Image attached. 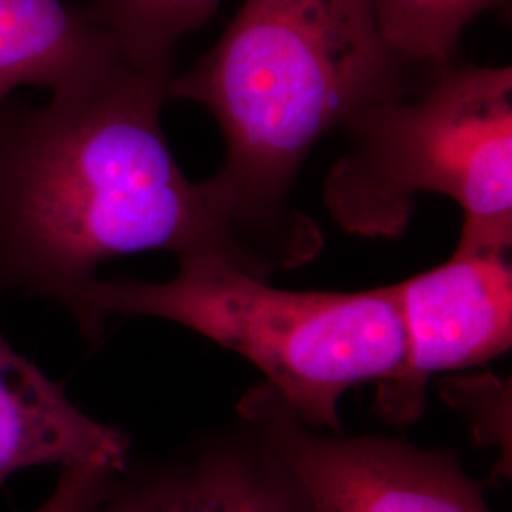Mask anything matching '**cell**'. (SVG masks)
<instances>
[{
    "instance_id": "3957f363",
    "label": "cell",
    "mask_w": 512,
    "mask_h": 512,
    "mask_svg": "<svg viewBox=\"0 0 512 512\" xmlns=\"http://www.w3.org/2000/svg\"><path fill=\"white\" fill-rule=\"evenodd\" d=\"M71 315L92 344L116 315L194 330L256 366L300 420L327 433H344L340 401L351 387L389 380L404 359L395 285L277 289L226 256H183L164 283L95 277Z\"/></svg>"
},
{
    "instance_id": "30bf717a",
    "label": "cell",
    "mask_w": 512,
    "mask_h": 512,
    "mask_svg": "<svg viewBox=\"0 0 512 512\" xmlns=\"http://www.w3.org/2000/svg\"><path fill=\"white\" fill-rule=\"evenodd\" d=\"M220 0H92L90 18L116 42L122 59L145 73L173 74L181 38L202 29Z\"/></svg>"
},
{
    "instance_id": "7c38bea8",
    "label": "cell",
    "mask_w": 512,
    "mask_h": 512,
    "mask_svg": "<svg viewBox=\"0 0 512 512\" xmlns=\"http://www.w3.org/2000/svg\"><path fill=\"white\" fill-rule=\"evenodd\" d=\"M118 473L99 467L63 469L50 495L33 512H93L110 494Z\"/></svg>"
},
{
    "instance_id": "277c9868",
    "label": "cell",
    "mask_w": 512,
    "mask_h": 512,
    "mask_svg": "<svg viewBox=\"0 0 512 512\" xmlns=\"http://www.w3.org/2000/svg\"><path fill=\"white\" fill-rule=\"evenodd\" d=\"M344 128L351 145L323 202L346 232L397 238L416 198L440 194L463 211L459 245L511 251V67H442L423 92L380 101Z\"/></svg>"
},
{
    "instance_id": "8fae6325",
    "label": "cell",
    "mask_w": 512,
    "mask_h": 512,
    "mask_svg": "<svg viewBox=\"0 0 512 512\" xmlns=\"http://www.w3.org/2000/svg\"><path fill=\"white\" fill-rule=\"evenodd\" d=\"M389 48L410 65H452L473 19L507 0H370Z\"/></svg>"
},
{
    "instance_id": "ba28073f",
    "label": "cell",
    "mask_w": 512,
    "mask_h": 512,
    "mask_svg": "<svg viewBox=\"0 0 512 512\" xmlns=\"http://www.w3.org/2000/svg\"><path fill=\"white\" fill-rule=\"evenodd\" d=\"M129 437L93 420L0 332V484L27 467L129 469Z\"/></svg>"
},
{
    "instance_id": "52a82bcc",
    "label": "cell",
    "mask_w": 512,
    "mask_h": 512,
    "mask_svg": "<svg viewBox=\"0 0 512 512\" xmlns=\"http://www.w3.org/2000/svg\"><path fill=\"white\" fill-rule=\"evenodd\" d=\"M93 512H313L291 469L255 429L194 442L116 478Z\"/></svg>"
},
{
    "instance_id": "9c48e42d",
    "label": "cell",
    "mask_w": 512,
    "mask_h": 512,
    "mask_svg": "<svg viewBox=\"0 0 512 512\" xmlns=\"http://www.w3.org/2000/svg\"><path fill=\"white\" fill-rule=\"evenodd\" d=\"M122 57L84 8L63 0H0V110L19 86L57 92Z\"/></svg>"
},
{
    "instance_id": "8992f818",
    "label": "cell",
    "mask_w": 512,
    "mask_h": 512,
    "mask_svg": "<svg viewBox=\"0 0 512 512\" xmlns=\"http://www.w3.org/2000/svg\"><path fill=\"white\" fill-rule=\"evenodd\" d=\"M395 287L403 319V365L376 384L374 412L406 427L423 416L435 376L484 365L511 349L509 251L458 243L446 262Z\"/></svg>"
},
{
    "instance_id": "5b68a950",
    "label": "cell",
    "mask_w": 512,
    "mask_h": 512,
    "mask_svg": "<svg viewBox=\"0 0 512 512\" xmlns=\"http://www.w3.org/2000/svg\"><path fill=\"white\" fill-rule=\"evenodd\" d=\"M238 416L291 469L313 512H494L452 452L313 429L266 382L243 395Z\"/></svg>"
},
{
    "instance_id": "6da1fadb",
    "label": "cell",
    "mask_w": 512,
    "mask_h": 512,
    "mask_svg": "<svg viewBox=\"0 0 512 512\" xmlns=\"http://www.w3.org/2000/svg\"><path fill=\"white\" fill-rule=\"evenodd\" d=\"M171 78L116 57L46 107L0 110V293L73 313L103 264L147 251L226 256L268 279L215 186L192 183L167 145Z\"/></svg>"
},
{
    "instance_id": "7a4b0ae2",
    "label": "cell",
    "mask_w": 512,
    "mask_h": 512,
    "mask_svg": "<svg viewBox=\"0 0 512 512\" xmlns=\"http://www.w3.org/2000/svg\"><path fill=\"white\" fill-rule=\"evenodd\" d=\"M370 0H245L219 42L169 82V99L209 110L226 164L209 181L264 274L310 262L323 245L289 203L313 147L372 105L406 93Z\"/></svg>"
}]
</instances>
